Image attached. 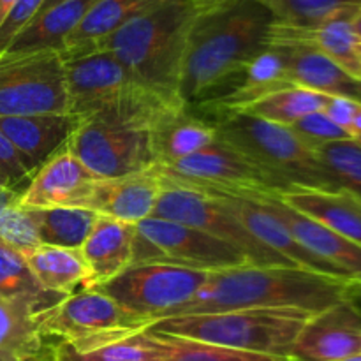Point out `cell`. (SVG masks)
Returning a JSON list of instances; mask_svg holds the SVG:
<instances>
[{
    "label": "cell",
    "instance_id": "8d00e7d4",
    "mask_svg": "<svg viewBox=\"0 0 361 361\" xmlns=\"http://www.w3.org/2000/svg\"><path fill=\"white\" fill-rule=\"evenodd\" d=\"M46 0H18L0 25V53L6 51L14 37L34 20Z\"/></svg>",
    "mask_w": 361,
    "mask_h": 361
},
{
    "label": "cell",
    "instance_id": "f1b7e54d",
    "mask_svg": "<svg viewBox=\"0 0 361 361\" xmlns=\"http://www.w3.org/2000/svg\"><path fill=\"white\" fill-rule=\"evenodd\" d=\"M21 256L39 286L48 293L69 296L78 286L83 288L88 279V268L80 249L37 245Z\"/></svg>",
    "mask_w": 361,
    "mask_h": 361
},
{
    "label": "cell",
    "instance_id": "e575fe53",
    "mask_svg": "<svg viewBox=\"0 0 361 361\" xmlns=\"http://www.w3.org/2000/svg\"><path fill=\"white\" fill-rule=\"evenodd\" d=\"M180 338V337H178ZM168 361H286L282 358L256 353L236 351V349L219 348V345L203 344V342L180 338V348L176 355Z\"/></svg>",
    "mask_w": 361,
    "mask_h": 361
},
{
    "label": "cell",
    "instance_id": "bcb514c9",
    "mask_svg": "<svg viewBox=\"0 0 361 361\" xmlns=\"http://www.w3.org/2000/svg\"><path fill=\"white\" fill-rule=\"evenodd\" d=\"M0 187H4V189H14L13 183H11V180L7 178V175L2 171V169H0ZM14 190H16V189H14ZM20 192H21V190H20Z\"/></svg>",
    "mask_w": 361,
    "mask_h": 361
},
{
    "label": "cell",
    "instance_id": "9c48e42d",
    "mask_svg": "<svg viewBox=\"0 0 361 361\" xmlns=\"http://www.w3.org/2000/svg\"><path fill=\"white\" fill-rule=\"evenodd\" d=\"M150 326V321L127 312L97 289H81L46 314L42 334L63 348L88 351Z\"/></svg>",
    "mask_w": 361,
    "mask_h": 361
},
{
    "label": "cell",
    "instance_id": "1f68e13d",
    "mask_svg": "<svg viewBox=\"0 0 361 361\" xmlns=\"http://www.w3.org/2000/svg\"><path fill=\"white\" fill-rule=\"evenodd\" d=\"M314 152L337 189L361 201V145L355 137L331 141Z\"/></svg>",
    "mask_w": 361,
    "mask_h": 361
},
{
    "label": "cell",
    "instance_id": "7bdbcfd3",
    "mask_svg": "<svg viewBox=\"0 0 361 361\" xmlns=\"http://www.w3.org/2000/svg\"><path fill=\"white\" fill-rule=\"evenodd\" d=\"M16 2L18 0H0V25H2V21L6 20V16L9 14V11L13 9Z\"/></svg>",
    "mask_w": 361,
    "mask_h": 361
},
{
    "label": "cell",
    "instance_id": "277c9868",
    "mask_svg": "<svg viewBox=\"0 0 361 361\" xmlns=\"http://www.w3.org/2000/svg\"><path fill=\"white\" fill-rule=\"evenodd\" d=\"M201 6V0H164L113 32L94 49L115 55L134 81L147 90L182 102L180 74L190 27Z\"/></svg>",
    "mask_w": 361,
    "mask_h": 361
},
{
    "label": "cell",
    "instance_id": "f907efd6",
    "mask_svg": "<svg viewBox=\"0 0 361 361\" xmlns=\"http://www.w3.org/2000/svg\"><path fill=\"white\" fill-rule=\"evenodd\" d=\"M201 2H210V0H201Z\"/></svg>",
    "mask_w": 361,
    "mask_h": 361
},
{
    "label": "cell",
    "instance_id": "b9f144b4",
    "mask_svg": "<svg viewBox=\"0 0 361 361\" xmlns=\"http://www.w3.org/2000/svg\"><path fill=\"white\" fill-rule=\"evenodd\" d=\"M0 361H53L48 358H25V356L9 355V353H0Z\"/></svg>",
    "mask_w": 361,
    "mask_h": 361
},
{
    "label": "cell",
    "instance_id": "7402d4cb",
    "mask_svg": "<svg viewBox=\"0 0 361 361\" xmlns=\"http://www.w3.org/2000/svg\"><path fill=\"white\" fill-rule=\"evenodd\" d=\"M136 226L99 215L80 252L88 268L83 289L97 288L122 274L133 263Z\"/></svg>",
    "mask_w": 361,
    "mask_h": 361
},
{
    "label": "cell",
    "instance_id": "3957f363",
    "mask_svg": "<svg viewBox=\"0 0 361 361\" xmlns=\"http://www.w3.org/2000/svg\"><path fill=\"white\" fill-rule=\"evenodd\" d=\"M182 102L168 101L145 87L109 108L81 118L67 150L97 178H118L154 168L152 127Z\"/></svg>",
    "mask_w": 361,
    "mask_h": 361
},
{
    "label": "cell",
    "instance_id": "e0dca14e",
    "mask_svg": "<svg viewBox=\"0 0 361 361\" xmlns=\"http://www.w3.org/2000/svg\"><path fill=\"white\" fill-rule=\"evenodd\" d=\"M214 196H217L224 203V207L245 226V229L254 238L259 240L271 252L288 259L293 267L316 271V274L330 275V277L353 281V279H348L341 271L324 263V261H321L319 257L310 254L307 249H303L293 238L288 228L270 210H267L256 197L243 196V194H214Z\"/></svg>",
    "mask_w": 361,
    "mask_h": 361
},
{
    "label": "cell",
    "instance_id": "ee69618b",
    "mask_svg": "<svg viewBox=\"0 0 361 361\" xmlns=\"http://www.w3.org/2000/svg\"><path fill=\"white\" fill-rule=\"evenodd\" d=\"M351 27H353V32H355L356 39H358L360 44H361V9L356 11V14L353 16Z\"/></svg>",
    "mask_w": 361,
    "mask_h": 361
},
{
    "label": "cell",
    "instance_id": "5b68a950",
    "mask_svg": "<svg viewBox=\"0 0 361 361\" xmlns=\"http://www.w3.org/2000/svg\"><path fill=\"white\" fill-rule=\"evenodd\" d=\"M310 316L312 312L302 309H243L168 317L152 324L150 330L289 361L293 345Z\"/></svg>",
    "mask_w": 361,
    "mask_h": 361
},
{
    "label": "cell",
    "instance_id": "4fadbf2b",
    "mask_svg": "<svg viewBox=\"0 0 361 361\" xmlns=\"http://www.w3.org/2000/svg\"><path fill=\"white\" fill-rule=\"evenodd\" d=\"M62 59L69 113L81 118L116 104L141 87L118 59L106 49H90Z\"/></svg>",
    "mask_w": 361,
    "mask_h": 361
},
{
    "label": "cell",
    "instance_id": "8992f818",
    "mask_svg": "<svg viewBox=\"0 0 361 361\" xmlns=\"http://www.w3.org/2000/svg\"><path fill=\"white\" fill-rule=\"evenodd\" d=\"M219 140L238 148L288 189L303 187L338 190L316 152L303 143L291 127L267 122L245 113H217L212 120Z\"/></svg>",
    "mask_w": 361,
    "mask_h": 361
},
{
    "label": "cell",
    "instance_id": "6da1fadb",
    "mask_svg": "<svg viewBox=\"0 0 361 361\" xmlns=\"http://www.w3.org/2000/svg\"><path fill=\"white\" fill-rule=\"evenodd\" d=\"M274 14L261 0L203 2L187 39L180 101L192 108L231 87L250 60L267 48Z\"/></svg>",
    "mask_w": 361,
    "mask_h": 361
},
{
    "label": "cell",
    "instance_id": "9a60e30c",
    "mask_svg": "<svg viewBox=\"0 0 361 361\" xmlns=\"http://www.w3.org/2000/svg\"><path fill=\"white\" fill-rule=\"evenodd\" d=\"M243 196L256 197L288 228L293 238L303 249H307L348 279H361V245L358 243L344 238L321 222L288 207L277 194H243Z\"/></svg>",
    "mask_w": 361,
    "mask_h": 361
},
{
    "label": "cell",
    "instance_id": "f546056e",
    "mask_svg": "<svg viewBox=\"0 0 361 361\" xmlns=\"http://www.w3.org/2000/svg\"><path fill=\"white\" fill-rule=\"evenodd\" d=\"M32 219L41 245L81 249L94 229L99 215L87 208L51 207L25 208Z\"/></svg>",
    "mask_w": 361,
    "mask_h": 361
},
{
    "label": "cell",
    "instance_id": "2e32d148",
    "mask_svg": "<svg viewBox=\"0 0 361 361\" xmlns=\"http://www.w3.org/2000/svg\"><path fill=\"white\" fill-rule=\"evenodd\" d=\"M161 190V176L150 168L118 178H97L76 207L136 226L152 217Z\"/></svg>",
    "mask_w": 361,
    "mask_h": 361
},
{
    "label": "cell",
    "instance_id": "f6af8a7d",
    "mask_svg": "<svg viewBox=\"0 0 361 361\" xmlns=\"http://www.w3.org/2000/svg\"><path fill=\"white\" fill-rule=\"evenodd\" d=\"M351 136H353V137L361 136V106H360L358 111H356L355 118H353V123H351Z\"/></svg>",
    "mask_w": 361,
    "mask_h": 361
},
{
    "label": "cell",
    "instance_id": "7dc6e473",
    "mask_svg": "<svg viewBox=\"0 0 361 361\" xmlns=\"http://www.w3.org/2000/svg\"><path fill=\"white\" fill-rule=\"evenodd\" d=\"M60 2H63V0H46V2H44V6H42V9L39 11V13H42V11L49 9V7L56 6V4H60Z\"/></svg>",
    "mask_w": 361,
    "mask_h": 361
},
{
    "label": "cell",
    "instance_id": "d6986e66",
    "mask_svg": "<svg viewBox=\"0 0 361 361\" xmlns=\"http://www.w3.org/2000/svg\"><path fill=\"white\" fill-rule=\"evenodd\" d=\"M63 298H0V353L55 361L59 342L42 334V321Z\"/></svg>",
    "mask_w": 361,
    "mask_h": 361
},
{
    "label": "cell",
    "instance_id": "484cf974",
    "mask_svg": "<svg viewBox=\"0 0 361 361\" xmlns=\"http://www.w3.org/2000/svg\"><path fill=\"white\" fill-rule=\"evenodd\" d=\"M94 4L95 0H63L42 11L11 41L4 53H60L69 35L76 30Z\"/></svg>",
    "mask_w": 361,
    "mask_h": 361
},
{
    "label": "cell",
    "instance_id": "ba28073f",
    "mask_svg": "<svg viewBox=\"0 0 361 361\" xmlns=\"http://www.w3.org/2000/svg\"><path fill=\"white\" fill-rule=\"evenodd\" d=\"M208 271L168 263L130 264L109 282L97 286L127 312L150 321L168 319L207 284Z\"/></svg>",
    "mask_w": 361,
    "mask_h": 361
},
{
    "label": "cell",
    "instance_id": "8fae6325",
    "mask_svg": "<svg viewBox=\"0 0 361 361\" xmlns=\"http://www.w3.org/2000/svg\"><path fill=\"white\" fill-rule=\"evenodd\" d=\"M41 113H69L62 55L0 53V116Z\"/></svg>",
    "mask_w": 361,
    "mask_h": 361
},
{
    "label": "cell",
    "instance_id": "ab89813d",
    "mask_svg": "<svg viewBox=\"0 0 361 361\" xmlns=\"http://www.w3.org/2000/svg\"><path fill=\"white\" fill-rule=\"evenodd\" d=\"M20 190L4 189V187H0V215H2L7 208L20 203Z\"/></svg>",
    "mask_w": 361,
    "mask_h": 361
},
{
    "label": "cell",
    "instance_id": "60d3db41",
    "mask_svg": "<svg viewBox=\"0 0 361 361\" xmlns=\"http://www.w3.org/2000/svg\"><path fill=\"white\" fill-rule=\"evenodd\" d=\"M348 300H351L361 312V279H353V281H349Z\"/></svg>",
    "mask_w": 361,
    "mask_h": 361
},
{
    "label": "cell",
    "instance_id": "44dd1931",
    "mask_svg": "<svg viewBox=\"0 0 361 361\" xmlns=\"http://www.w3.org/2000/svg\"><path fill=\"white\" fill-rule=\"evenodd\" d=\"M95 180L97 176L66 147L37 169L21 190L18 204L23 208L76 207Z\"/></svg>",
    "mask_w": 361,
    "mask_h": 361
},
{
    "label": "cell",
    "instance_id": "603a6c76",
    "mask_svg": "<svg viewBox=\"0 0 361 361\" xmlns=\"http://www.w3.org/2000/svg\"><path fill=\"white\" fill-rule=\"evenodd\" d=\"M270 48L281 53L289 80L295 87L361 102V81L349 76L324 53L303 44H275Z\"/></svg>",
    "mask_w": 361,
    "mask_h": 361
},
{
    "label": "cell",
    "instance_id": "74e56055",
    "mask_svg": "<svg viewBox=\"0 0 361 361\" xmlns=\"http://www.w3.org/2000/svg\"><path fill=\"white\" fill-rule=\"evenodd\" d=\"M0 169L6 173L16 190H23L25 183L32 180V173L28 171L20 152L13 147L2 130H0Z\"/></svg>",
    "mask_w": 361,
    "mask_h": 361
},
{
    "label": "cell",
    "instance_id": "7c38bea8",
    "mask_svg": "<svg viewBox=\"0 0 361 361\" xmlns=\"http://www.w3.org/2000/svg\"><path fill=\"white\" fill-rule=\"evenodd\" d=\"M152 217L190 226L222 242L231 243L233 247L245 252L257 267H293L288 259L277 256L259 240L254 238L245 226L214 194L162 183Z\"/></svg>",
    "mask_w": 361,
    "mask_h": 361
},
{
    "label": "cell",
    "instance_id": "d6a6232c",
    "mask_svg": "<svg viewBox=\"0 0 361 361\" xmlns=\"http://www.w3.org/2000/svg\"><path fill=\"white\" fill-rule=\"evenodd\" d=\"M274 14L275 23L312 27L345 9H360L361 0H261Z\"/></svg>",
    "mask_w": 361,
    "mask_h": 361
},
{
    "label": "cell",
    "instance_id": "52a82bcc",
    "mask_svg": "<svg viewBox=\"0 0 361 361\" xmlns=\"http://www.w3.org/2000/svg\"><path fill=\"white\" fill-rule=\"evenodd\" d=\"M162 183L207 194H279L288 187L256 161L222 140L197 154L166 166H154Z\"/></svg>",
    "mask_w": 361,
    "mask_h": 361
},
{
    "label": "cell",
    "instance_id": "d4e9b609",
    "mask_svg": "<svg viewBox=\"0 0 361 361\" xmlns=\"http://www.w3.org/2000/svg\"><path fill=\"white\" fill-rule=\"evenodd\" d=\"M277 196L288 207L361 245V201L351 194L291 187Z\"/></svg>",
    "mask_w": 361,
    "mask_h": 361
},
{
    "label": "cell",
    "instance_id": "7a4b0ae2",
    "mask_svg": "<svg viewBox=\"0 0 361 361\" xmlns=\"http://www.w3.org/2000/svg\"><path fill=\"white\" fill-rule=\"evenodd\" d=\"M349 281L296 267H247L214 271L192 300L171 317L243 309H302L321 312L348 300Z\"/></svg>",
    "mask_w": 361,
    "mask_h": 361
},
{
    "label": "cell",
    "instance_id": "4316f807",
    "mask_svg": "<svg viewBox=\"0 0 361 361\" xmlns=\"http://www.w3.org/2000/svg\"><path fill=\"white\" fill-rule=\"evenodd\" d=\"M162 2L164 0H95L83 21L69 35L60 55L66 56L90 51L113 32Z\"/></svg>",
    "mask_w": 361,
    "mask_h": 361
},
{
    "label": "cell",
    "instance_id": "83f0119b",
    "mask_svg": "<svg viewBox=\"0 0 361 361\" xmlns=\"http://www.w3.org/2000/svg\"><path fill=\"white\" fill-rule=\"evenodd\" d=\"M180 338L145 330L88 351H73L56 345L55 361H168L176 355Z\"/></svg>",
    "mask_w": 361,
    "mask_h": 361
},
{
    "label": "cell",
    "instance_id": "ac0fdd59",
    "mask_svg": "<svg viewBox=\"0 0 361 361\" xmlns=\"http://www.w3.org/2000/svg\"><path fill=\"white\" fill-rule=\"evenodd\" d=\"M356 11L358 9L341 11L312 27H289V25H279L274 21L267 46H310L334 60L349 76L361 81V44L351 27V20Z\"/></svg>",
    "mask_w": 361,
    "mask_h": 361
},
{
    "label": "cell",
    "instance_id": "681fc988",
    "mask_svg": "<svg viewBox=\"0 0 361 361\" xmlns=\"http://www.w3.org/2000/svg\"><path fill=\"white\" fill-rule=\"evenodd\" d=\"M355 140H356V141H358V143L361 145V136H358V137H355Z\"/></svg>",
    "mask_w": 361,
    "mask_h": 361
},
{
    "label": "cell",
    "instance_id": "5bb4252c",
    "mask_svg": "<svg viewBox=\"0 0 361 361\" xmlns=\"http://www.w3.org/2000/svg\"><path fill=\"white\" fill-rule=\"evenodd\" d=\"M360 353L361 312L351 300H344L310 316L289 361H342Z\"/></svg>",
    "mask_w": 361,
    "mask_h": 361
},
{
    "label": "cell",
    "instance_id": "ffe728a7",
    "mask_svg": "<svg viewBox=\"0 0 361 361\" xmlns=\"http://www.w3.org/2000/svg\"><path fill=\"white\" fill-rule=\"evenodd\" d=\"M80 122L81 116L74 113L0 116V130L20 152L28 171L34 176L56 152L66 148Z\"/></svg>",
    "mask_w": 361,
    "mask_h": 361
},
{
    "label": "cell",
    "instance_id": "d590c367",
    "mask_svg": "<svg viewBox=\"0 0 361 361\" xmlns=\"http://www.w3.org/2000/svg\"><path fill=\"white\" fill-rule=\"evenodd\" d=\"M291 129L312 150H316L321 145L331 143V141H341L353 137L348 130L338 127L324 111H316L303 116L302 120L293 123Z\"/></svg>",
    "mask_w": 361,
    "mask_h": 361
},
{
    "label": "cell",
    "instance_id": "30bf717a",
    "mask_svg": "<svg viewBox=\"0 0 361 361\" xmlns=\"http://www.w3.org/2000/svg\"><path fill=\"white\" fill-rule=\"evenodd\" d=\"M168 263L208 274L254 264L231 243L166 219L148 217L136 224L133 263Z\"/></svg>",
    "mask_w": 361,
    "mask_h": 361
},
{
    "label": "cell",
    "instance_id": "cb8c5ba5",
    "mask_svg": "<svg viewBox=\"0 0 361 361\" xmlns=\"http://www.w3.org/2000/svg\"><path fill=\"white\" fill-rule=\"evenodd\" d=\"M217 140L214 122L194 115L189 106H176L166 111L152 127L154 166L182 161L203 150Z\"/></svg>",
    "mask_w": 361,
    "mask_h": 361
},
{
    "label": "cell",
    "instance_id": "f35d334b",
    "mask_svg": "<svg viewBox=\"0 0 361 361\" xmlns=\"http://www.w3.org/2000/svg\"><path fill=\"white\" fill-rule=\"evenodd\" d=\"M361 102L355 101V99L349 97H328L326 106H324L323 111L337 123L338 127H342L344 130H348L351 134V123L355 118L356 111L360 109Z\"/></svg>",
    "mask_w": 361,
    "mask_h": 361
},
{
    "label": "cell",
    "instance_id": "4dcf8cb0",
    "mask_svg": "<svg viewBox=\"0 0 361 361\" xmlns=\"http://www.w3.org/2000/svg\"><path fill=\"white\" fill-rule=\"evenodd\" d=\"M328 97L330 95L309 90V88L289 87L274 92L270 95H264V97L247 104L240 111L233 113H245V115L256 116V118L267 120V122L291 127L293 123H296L310 113L323 111Z\"/></svg>",
    "mask_w": 361,
    "mask_h": 361
},
{
    "label": "cell",
    "instance_id": "836d02e7",
    "mask_svg": "<svg viewBox=\"0 0 361 361\" xmlns=\"http://www.w3.org/2000/svg\"><path fill=\"white\" fill-rule=\"evenodd\" d=\"M0 242L13 247L21 254L41 245L34 224H32V219L28 217L27 210L20 204L7 208L0 215Z\"/></svg>",
    "mask_w": 361,
    "mask_h": 361
},
{
    "label": "cell",
    "instance_id": "c3c4849f",
    "mask_svg": "<svg viewBox=\"0 0 361 361\" xmlns=\"http://www.w3.org/2000/svg\"><path fill=\"white\" fill-rule=\"evenodd\" d=\"M342 361H361V353H360V355H355V356H351V358H345Z\"/></svg>",
    "mask_w": 361,
    "mask_h": 361
}]
</instances>
